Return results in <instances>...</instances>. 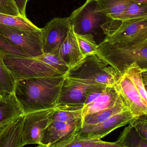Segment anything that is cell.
I'll return each instance as SVG.
<instances>
[{
	"label": "cell",
	"mask_w": 147,
	"mask_h": 147,
	"mask_svg": "<svg viewBox=\"0 0 147 147\" xmlns=\"http://www.w3.org/2000/svg\"><path fill=\"white\" fill-rule=\"evenodd\" d=\"M116 142L127 147H147V143L130 124L124 128Z\"/></svg>",
	"instance_id": "obj_23"
},
{
	"label": "cell",
	"mask_w": 147,
	"mask_h": 147,
	"mask_svg": "<svg viewBox=\"0 0 147 147\" xmlns=\"http://www.w3.org/2000/svg\"><path fill=\"white\" fill-rule=\"evenodd\" d=\"M83 108L79 105H57L54 109L51 121L75 122L83 120Z\"/></svg>",
	"instance_id": "obj_20"
},
{
	"label": "cell",
	"mask_w": 147,
	"mask_h": 147,
	"mask_svg": "<svg viewBox=\"0 0 147 147\" xmlns=\"http://www.w3.org/2000/svg\"><path fill=\"white\" fill-rule=\"evenodd\" d=\"M119 96L115 86L106 87L92 102L84 106L83 117L111 107L115 103Z\"/></svg>",
	"instance_id": "obj_16"
},
{
	"label": "cell",
	"mask_w": 147,
	"mask_h": 147,
	"mask_svg": "<svg viewBox=\"0 0 147 147\" xmlns=\"http://www.w3.org/2000/svg\"><path fill=\"white\" fill-rule=\"evenodd\" d=\"M4 55L0 50V89L6 95L14 93L16 81L3 62Z\"/></svg>",
	"instance_id": "obj_24"
},
{
	"label": "cell",
	"mask_w": 147,
	"mask_h": 147,
	"mask_svg": "<svg viewBox=\"0 0 147 147\" xmlns=\"http://www.w3.org/2000/svg\"><path fill=\"white\" fill-rule=\"evenodd\" d=\"M142 70L138 65L136 63H134L125 69L124 74L134 83L140 96L147 106V92L142 80Z\"/></svg>",
	"instance_id": "obj_21"
},
{
	"label": "cell",
	"mask_w": 147,
	"mask_h": 147,
	"mask_svg": "<svg viewBox=\"0 0 147 147\" xmlns=\"http://www.w3.org/2000/svg\"><path fill=\"white\" fill-rule=\"evenodd\" d=\"M0 24L11 27L29 31H38L39 28L26 17L0 14Z\"/></svg>",
	"instance_id": "obj_22"
},
{
	"label": "cell",
	"mask_w": 147,
	"mask_h": 147,
	"mask_svg": "<svg viewBox=\"0 0 147 147\" xmlns=\"http://www.w3.org/2000/svg\"><path fill=\"white\" fill-rule=\"evenodd\" d=\"M136 1L140 2H147V0H134Z\"/></svg>",
	"instance_id": "obj_35"
},
{
	"label": "cell",
	"mask_w": 147,
	"mask_h": 147,
	"mask_svg": "<svg viewBox=\"0 0 147 147\" xmlns=\"http://www.w3.org/2000/svg\"><path fill=\"white\" fill-rule=\"evenodd\" d=\"M99 11L113 20H120L129 5L134 0H96Z\"/></svg>",
	"instance_id": "obj_19"
},
{
	"label": "cell",
	"mask_w": 147,
	"mask_h": 147,
	"mask_svg": "<svg viewBox=\"0 0 147 147\" xmlns=\"http://www.w3.org/2000/svg\"><path fill=\"white\" fill-rule=\"evenodd\" d=\"M143 83H144L145 89H146V91L147 92V82H143Z\"/></svg>",
	"instance_id": "obj_36"
},
{
	"label": "cell",
	"mask_w": 147,
	"mask_h": 147,
	"mask_svg": "<svg viewBox=\"0 0 147 147\" xmlns=\"http://www.w3.org/2000/svg\"><path fill=\"white\" fill-rule=\"evenodd\" d=\"M76 35L80 49L84 57L96 53L98 45L96 43L93 34H76Z\"/></svg>",
	"instance_id": "obj_25"
},
{
	"label": "cell",
	"mask_w": 147,
	"mask_h": 147,
	"mask_svg": "<svg viewBox=\"0 0 147 147\" xmlns=\"http://www.w3.org/2000/svg\"><path fill=\"white\" fill-rule=\"evenodd\" d=\"M71 26L69 17H56L42 28L44 53H51L60 48L68 35Z\"/></svg>",
	"instance_id": "obj_11"
},
{
	"label": "cell",
	"mask_w": 147,
	"mask_h": 147,
	"mask_svg": "<svg viewBox=\"0 0 147 147\" xmlns=\"http://www.w3.org/2000/svg\"><path fill=\"white\" fill-rule=\"evenodd\" d=\"M3 96V94L2 92L0 89V98L2 97Z\"/></svg>",
	"instance_id": "obj_37"
},
{
	"label": "cell",
	"mask_w": 147,
	"mask_h": 147,
	"mask_svg": "<svg viewBox=\"0 0 147 147\" xmlns=\"http://www.w3.org/2000/svg\"><path fill=\"white\" fill-rule=\"evenodd\" d=\"M129 124L135 129L142 139L147 143V116L136 117Z\"/></svg>",
	"instance_id": "obj_28"
},
{
	"label": "cell",
	"mask_w": 147,
	"mask_h": 147,
	"mask_svg": "<svg viewBox=\"0 0 147 147\" xmlns=\"http://www.w3.org/2000/svg\"><path fill=\"white\" fill-rule=\"evenodd\" d=\"M15 1L21 16L26 17V7L28 0H15Z\"/></svg>",
	"instance_id": "obj_33"
},
{
	"label": "cell",
	"mask_w": 147,
	"mask_h": 147,
	"mask_svg": "<svg viewBox=\"0 0 147 147\" xmlns=\"http://www.w3.org/2000/svg\"><path fill=\"white\" fill-rule=\"evenodd\" d=\"M24 115L14 93L3 95L0 98V131Z\"/></svg>",
	"instance_id": "obj_15"
},
{
	"label": "cell",
	"mask_w": 147,
	"mask_h": 147,
	"mask_svg": "<svg viewBox=\"0 0 147 147\" xmlns=\"http://www.w3.org/2000/svg\"><path fill=\"white\" fill-rule=\"evenodd\" d=\"M0 38L22 50L31 57L44 54L42 28L38 31H29L0 24Z\"/></svg>",
	"instance_id": "obj_6"
},
{
	"label": "cell",
	"mask_w": 147,
	"mask_h": 147,
	"mask_svg": "<svg viewBox=\"0 0 147 147\" xmlns=\"http://www.w3.org/2000/svg\"><path fill=\"white\" fill-rule=\"evenodd\" d=\"M142 78L143 82H147V70L142 71Z\"/></svg>",
	"instance_id": "obj_34"
},
{
	"label": "cell",
	"mask_w": 147,
	"mask_h": 147,
	"mask_svg": "<svg viewBox=\"0 0 147 147\" xmlns=\"http://www.w3.org/2000/svg\"><path fill=\"white\" fill-rule=\"evenodd\" d=\"M135 118L129 111L126 110L114 115L98 124H82L76 138L101 140L115 129L129 124Z\"/></svg>",
	"instance_id": "obj_10"
},
{
	"label": "cell",
	"mask_w": 147,
	"mask_h": 147,
	"mask_svg": "<svg viewBox=\"0 0 147 147\" xmlns=\"http://www.w3.org/2000/svg\"><path fill=\"white\" fill-rule=\"evenodd\" d=\"M147 17V2L134 1L127 7L119 20Z\"/></svg>",
	"instance_id": "obj_27"
},
{
	"label": "cell",
	"mask_w": 147,
	"mask_h": 147,
	"mask_svg": "<svg viewBox=\"0 0 147 147\" xmlns=\"http://www.w3.org/2000/svg\"><path fill=\"white\" fill-rule=\"evenodd\" d=\"M54 109L38 111L25 114L22 125V146L39 145L44 131L51 121Z\"/></svg>",
	"instance_id": "obj_8"
},
{
	"label": "cell",
	"mask_w": 147,
	"mask_h": 147,
	"mask_svg": "<svg viewBox=\"0 0 147 147\" xmlns=\"http://www.w3.org/2000/svg\"><path fill=\"white\" fill-rule=\"evenodd\" d=\"M0 14L13 16H22L15 0H0Z\"/></svg>",
	"instance_id": "obj_29"
},
{
	"label": "cell",
	"mask_w": 147,
	"mask_h": 147,
	"mask_svg": "<svg viewBox=\"0 0 147 147\" xmlns=\"http://www.w3.org/2000/svg\"><path fill=\"white\" fill-rule=\"evenodd\" d=\"M101 28L106 35L105 41L131 44L147 39V17L119 20L107 18Z\"/></svg>",
	"instance_id": "obj_4"
},
{
	"label": "cell",
	"mask_w": 147,
	"mask_h": 147,
	"mask_svg": "<svg viewBox=\"0 0 147 147\" xmlns=\"http://www.w3.org/2000/svg\"><path fill=\"white\" fill-rule=\"evenodd\" d=\"M34 57L61 73L66 74L69 70V66L62 59L53 53H44L41 56Z\"/></svg>",
	"instance_id": "obj_26"
},
{
	"label": "cell",
	"mask_w": 147,
	"mask_h": 147,
	"mask_svg": "<svg viewBox=\"0 0 147 147\" xmlns=\"http://www.w3.org/2000/svg\"><path fill=\"white\" fill-rule=\"evenodd\" d=\"M3 62L15 81L41 77H56L65 75L38 60L34 57L5 55Z\"/></svg>",
	"instance_id": "obj_5"
},
{
	"label": "cell",
	"mask_w": 147,
	"mask_h": 147,
	"mask_svg": "<svg viewBox=\"0 0 147 147\" xmlns=\"http://www.w3.org/2000/svg\"><path fill=\"white\" fill-rule=\"evenodd\" d=\"M90 140L75 138L53 147H90Z\"/></svg>",
	"instance_id": "obj_31"
},
{
	"label": "cell",
	"mask_w": 147,
	"mask_h": 147,
	"mask_svg": "<svg viewBox=\"0 0 147 147\" xmlns=\"http://www.w3.org/2000/svg\"><path fill=\"white\" fill-rule=\"evenodd\" d=\"M105 86L88 84L66 77L61 90L57 105L84 106L87 93Z\"/></svg>",
	"instance_id": "obj_13"
},
{
	"label": "cell",
	"mask_w": 147,
	"mask_h": 147,
	"mask_svg": "<svg viewBox=\"0 0 147 147\" xmlns=\"http://www.w3.org/2000/svg\"><path fill=\"white\" fill-rule=\"evenodd\" d=\"M66 74L16 81L14 93L24 114L55 108L58 103Z\"/></svg>",
	"instance_id": "obj_1"
},
{
	"label": "cell",
	"mask_w": 147,
	"mask_h": 147,
	"mask_svg": "<svg viewBox=\"0 0 147 147\" xmlns=\"http://www.w3.org/2000/svg\"><path fill=\"white\" fill-rule=\"evenodd\" d=\"M92 140V139H91ZM90 147H127L117 142H107L101 140H92Z\"/></svg>",
	"instance_id": "obj_32"
},
{
	"label": "cell",
	"mask_w": 147,
	"mask_h": 147,
	"mask_svg": "<svg viewBox=\"0 0 147 147\" xmlns=\"http://www.w3.org/2000/svg\"><path fill=\"white\" fill-rule=\"evenodd\" d=\"M115 87L128 110L136 117L147 116V106L131 80L125 74L119 77Z\"/></svg>",
	"instance_id": "obj_12"
},
{
	"label": "cell",
	"mask_w": 147,
	"mask_h": 147,
	"mask_svg": "<svg viewBox=\"0 0 147 147\" xmlns=\"http://www.w3.org/2000/svg\"><path fill=\"white\" fill-rule=\"evenodd\" d=\"M23 116L17 118L0 131V147H22L21 133Z\"/></svg>",
	"instance_id": "obj_17"
},
{
	"label": "cell",
	"mask_w": 147,
	"mask_h": 147,
	"mask_svg": "<svg viewBox=\"0 0 147 147\" xmlns=\"http://www.w3.org/2000/svg\"><path fill=\"white\" fill-rule=\"evenodd\" d=\"M69 18L75 33L85 34H92L96 29L101 28L108 17L99 11L96 0H86Z\"/></svg>",
	"instance_id": "obj_7"
},
{
	"label": "cell",
	"mask_w": 147,
	"mask_h": 147,
	"mask_svg": "<svg viewBox=\"0 0 147 147\" xmlns=\"http://www.w3.org/2000/svg\"><path fill=\"white\" fill-rule=\"evenodd\" d=\"M0 50L4 55H13L22 57H31L27 53L19 48L7 43L0 38ZM4 55V56H5Z\"/></svg>",
	"instance_id": "obj_30"
},
{
	"label": "cell",
	"mask_w": 147,
	"mask_h": 147,
	"mask_svg": "<svg viewBox=\"0 0 147 147\" xmlns=\"http://www.w3.org/2000/svg\"><path fill=\"white\" fill-rule=\"evenodd\" d=\"M96 53L114 68L120 77L134 63L142 71L147 70V39L131 44H111L103 40L98 45Z\"/></svg>",
	"instance_id": "obj_2"
},
{
	"label": "cell",
	"mask_w": 147,
	"mask_h": 147,
	"mask_svg": "<svg viewBox=\"0 0 147 147\" xmlns=\"http://www.w3.org/2000/svg\"><path fill=\"white\" fill-rule=\"evenodd\" d=\"M83 120L75 122L52 120L44 131L37 147H53L76 138Z\"/></svg>",
	"instance_id": "obj_9"
},
{
	"label": "cell",
	"mask_w": 147,
	"mask_h": 147,
	"mask_svg": "<svg viewBox=\"0 0 147 147\" xmlns=\"http://www.w3.org/2000/svg\"><path fill=\"white\" fill-rule=\"evenodd\" d=\"M126 110L128 109L119 95L115 103L111 107L83 117V124L93 125L98 124L114 115Z\"/></svg>",
	"instance_id": "obj_18"
},
{
	"label": "cell",
	"mask_w": 147,
	"mask_h": 147,
	"mask_svg": "<svg viewBox=\"0 0 147 147\" xmlns=\"http://www.w3.org/2000/svg\"><path fill=\"white\" fill-rule=\"evenodd\" d=\"M66 77L88 84L112 87L120 76L114 68L93 53L85 57L80 63L70 68Z\"/></svg>",
	"instance_id": "obj_3"
},
{
	"label": "cell",
	"mask_w": 147,
	"mask_h": 147,
	"mask_svg": "<svg viewBox=\"0 0 147 147\" xmlns=\"http://www.w3.org/2000/svg\"><path fill=\"white\" fill-rule=\"evenodd\" d=\"M51 53L59 56L70 69L80 63L85 57L80 49L73 26L71 25L68 35L59 49Z\"/></svg>",
	"instance_id": "obj_14"
}]
</instances>
